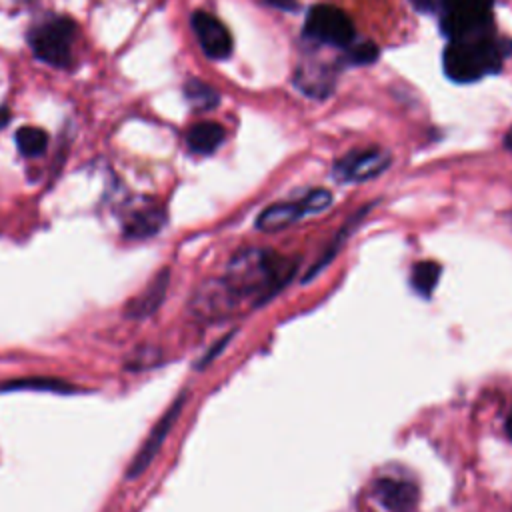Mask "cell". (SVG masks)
I'll return each mask as SVG.
<instances>
[{"label": "cell", "mask_w": 512, "mask_h": 512, "mask_svg": "<svg viewBox=\"0 0 512 512\" xmlns=\"http://www.w3.org/2000/svg\"><path fill=\"white\" fill-rule=\"evenodd\" d=\"M166 222V216L160 208H144L130 216L124 226V234L128 238H148L154 236Z\"/></svg>", "instance_id": "obj_14"}, {"label": "cell", "mask_w": 512, "mask_h": 512, "mask_svg": "<svg viewBox=\"0 0 512 512\" xmlns=\"http://www.w3.org/2000/svg\"><path fill=\"white\" fill-rule=\"evenodd\" d=\"M294 262L268 248H242L228 262L222 278L238 300L256 298L262 304L274 296L292 276Z\"/></svg>", "instance_id": "obj_1"}, {"label": "cell", "mask_w": 512, "mask_h": 512, "mask_svg": "<svg viewBox=\"0 0 512 512\" xmlns=\"http://www.w3.org/2000/svg\"><path fill=\"white\" fill-rule=\"evenodd\" d=\"M374 496L388 512H412L418 504L416 484L400 478H380L374 484Z\"/></svg>", "instance_id": "obj_11"}, {"label": "cell", "mask_w": 512, "mask_h": 512, "mask_svg": "<svg viewBox=\"0 0 512 512\" xmlns=\"http://www.w3.org/2000/svg\"><path fill=\"white\" fill-rule=\"evenodd\" d=\"M184 96H186L188 104L200 112L212 110L220 104V94L210 84H206L198 78H192L184 84Z\"/></svg>", "instance_id": "obj_15"}, {"label": "cell", "mask_w": 512, "mask_h": 512, "mask_svg": "<svg viewBox=\"0 0 512 512\" xmlns=\"http://www.w3.org/2000/svg\"><path fill=\"white\" fill-rule=\"evenodd\" d=\"M506 430H508V436L512 438V408L508 412V420H506Z\"/></svg>", "instance_id": "obj_22"}, {"label": "cell", "mask_w": 512, "mask_h": 512, "mask_svg": "<svg viewBox=\"0 0 512 512\" xmlns=\"http://www.w3.org/2000/svg\"><path fill=\"white\" fill-rule=\"evenodd\" d=\"M492 6L494 0H440L434 16L448 40L464 38L494 30Z\"/></svg>", "instance_id": "obj_3"}, {"label": "cell", "mask_w": 512, "mask_h": 512, "mask_svg": "<svg viewBox=\"0 0 512 512\" xmlns=\"http://www.w3.org/2000/svg\"><path fill=\"white\" fill-rule=\"evenodd\" d=\"M76 24L66 16H52L30 30V48L34 56L50 66L64 68L72 62V44L76 38Z\"/></svg>", "instance_id": "obj_4"}, {"label": "cell", "mask_w": 512, "mask_h": 512, "mask_svg": "<svg viewBox=\"0 0 512 512\" xmlns=\"http://www.w3.org/2000/svg\"><path fill=\"white\" fill-rule=\"evenodd\" d=\"M440 272H442V268H440L436 262H432V260L416 262L414 268H412V274H410V282H412L414 290H416L420 296L428 298V296L432 294L436 282H438Z\"/></svg>", "instance_id": "obj_18"}, {"label": "cell", "mask_w": 512, "mask_h": 512, "mask_svg": "<svg viewBox=\"0 0 512 512\" xmlns=\"http://www.w3.org/2000/svg\"><path fill=\"white\" fill-rule=\"evenodd\" d=\"M184 402H186V394H180V396L168 406V410L158 418V422L152 426V430L148 432L146 440L142 442V446L138 448V452L134 454L132 462H130L128 468H126V474H124V476H126L128 480H134V478L142 476V474L148 470V466L152 464V460H154L156 454L160 452V448H162L166 436L170 434L172 426L176 424V420H178V416H180V412H182Z\"/></svg>", "instance_id": "obj_8"}, {"label": "cell", "mask_w": 512, "mask_h": 512, "mask_svg": "<svg viewBox=\"0 0 512 512\" xmlns=\"http://www.w3.org/2000/svg\"><path fill=\"white\" fill-rule=\"evenodd\" d=\"M504 146L512 152V128L506 132V136H504Z\"/></svg>", "instance_id": "obj_21"}, {"label": "cell", "mask_w": 512, "mask_h": 512, "mask_svg": "<svg viewBox=\"0 0 512 512\" xmlns=\"http://www.w3.org/2000/svg\"><path fill=\"white\" fill-rule=\"evenodd\" d=\"M336 72H338L336 62L322 64L316 60H308L298 64L294 72V86H298V90H302L310 98H326L334 90Z\"/></svg>", "instance_id": "obj_10"}, {"label": "cell", "mask_w": 512, "mask_h": 512, "mask_svg": "<svg viewBox=\"0 0 512 512\" xmlns=\"http://www.w3.org/2000/svg\"><path fill=\"white\" fill-rule=\"evenodd\" d=\"M48 390V392H58V394H74L78 392L76 386L58 380V378H46V376H36V378H22V380H12L2 384V390Z\"/></svg>", "instance_id": "obj_16"}, {"label": "cell", "mask_w": 512, "mask_h": 512, "mask_svg": "<svg viewBox=\"0 0 512 512\" xmlns=\"http://www.w3.org/2000/svg\"><path fill=\"white\" fill-rule=\"evenodd\" d=\"M512 54V40L494 30L448 40L442 52L444 74L458 84L478 82L498 74L504 60Z\"/></svg>", "instance_id": "obj_2"}, {"label": "cell", "mask_w": 512, "mask_h": 512, "mask_svg": "<svg viewBox=\"0 0 512 512\" xmlns=\"http://www.w3.org/2000/svg\"><path fill=\"white\" fill-rule=\"evenodd\" d=\"M390 162L392 158L384 148H354L334 162L332 172L340 182H364L382 174Z\"/></svg>", "instance_id": "obj_7"}, {"label": "cell", "mask_w": 512, "mask_h": 512, "mask_svg": "<svg viewBox=\"0 0 512 512\" xmlns=\"http://www.w3.org/2000/svg\"><path fill=\"white\" fill-rule=\"evenodd\" d=\"M190 22L198 44L208 58L226 60L232 54V36L216 16L204 10H196Z\"/></svg>", "instance_id": "obj_9"}, {"label": "cell", "mask_w": 512, "mask_h": 512, "mask_svg": "<svg viewBox=\"0 0 512 512\" xmlns=\"http://www.w3.org/2000/svg\"><path fill=\"white\" fill-rule=\"evenodd\" d=\"M302 34L312 44L348 48L356 40V28L352 18L332 6V4H316L308 10Z\"/></svg>", "instance_id": "obj_5"}, {"label": "cell", "mask_w": 512, "mask_h": 512, "mask_svg": "<svg viewBox=\"0 0 512 512\" xmlns=\"http://www.w3.org/2000/svg\"><path fill=\"white\" fill-rule=\"evenodd\" d=\"M380 50L374 42H352L348 48H344V54L336 60V66L338 70L342 66H366V64H372L376 58H378Z\"/></svg>", "instance_id": "obj_17"}, {"label": "cell", "mask_w": 512, "mask_h": 512, "mask_svg": "<svg viewBox=\"0 0 512 512\" xmlns=\"http://www.w3.org/2000/svg\"><path fill=\"white\" fill-rule=\"evenodd\" d=\"M16 144L24 156H38L46 150L48 134L36 126H22L16 132Z\"/></svg>", "instance_id": "obj_19"}, {"label": "cell", "mask_w": 512, "mask_h": 512, "mask_svg": "<svg viewBox=\"0 0 512 512\" xmlns=\"http://www.w3.org/2000/svg\"><path fill=\"white\" fill-rule=\"evenodd\" d=\"M330 204H332V194L324 188H316L298 200L278 202L264 208L256 218V228L262 232H278L308 214H318L326 210Z\"/></svg>", "instance_id": "obj_6"}, {"label": "cell", "mask_w": 512, "mask_h": 512, "mask_svg": "<svg viewBox=\"0 0 512 512\" xmlns=\"http://www.w3.org/2000/svg\"><path fill=\"white\" fill-rule=\"evenodd\" d=\"M168 284H170V270L164 268L160 270L152 282L138 294L134 296L126 308H124V314L128 318H134V320H142V318H148L152 316L160 304L164 302V296H166V290H168Z\"/></svg>", "instance_id": "obj_12"}, {"label": "cell", "mask_w": 512, "mask_h": 512, "mask_svg": "<svg viewBox=\"0 0 512 512\" xmlns=\"http://www.w3.org/2000/svg\"><path fill=\"white\" fill-rule=\"evenodd\" d=\"M224 138H226L224 128L212 120L196 122L186 132V144H188L190 152L202 154V156L212 154L224 142Z\"/></svg>", "instance_id": "obj_13"}, {"label": "cell", "mask_w": 512, "mask_h": 512, "mask_svg": "<svg viewBox=\"0 0 512 512\" xmlns=\"http://www.w3.org/2000/svg\"><path fill=\"white\" fill-rule=\"evenodd\" d=\"M264 4L284 10V12H296L298 10V0H262Z\"/></svg>", "instance_id": "obj_20"}]
</instances>
